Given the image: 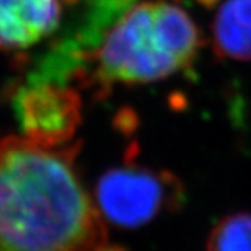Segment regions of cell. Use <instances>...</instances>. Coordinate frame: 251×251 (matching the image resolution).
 Segmentation results:
<instances>
[{
	"mask_svg": "<svg viewBox=\"0 0 251 251\" xmlns=\"http://www.w3.org/2000/svg\"><path fill=\"white\" fill-rule=\"evenodd\" d=\"M212 49L220 59H251V0H224L210 26Z\"/></svg>",
	"mask_w": 251,
	"mask_h": 251,
	"instance_id": "6",
	"label": "cell"
},
{
	"mask_svg": "<svg viewBox=\"0 0 251 251\" xmlns=\"http://www.w3.org/2000/svg\"><path fill=\"white\" fill-rule=\"evenodd\" d=\"M67 3L70 0H0V51L20 53L51 37Z\"/></svg>",
	"mask_w": 251,
	"mask_h": 251,
	"instance_id": "5",
	"label": "cell"
},
{
	"mask_svg": "<svg viewBox=\"0 0 251 251\" xmlns=\"http://www.w3.org/2000/svg\"><path fill=\"white\" fill-rule=\"evenodd\" d=\"M177 2H186V0H177ZM188 2H194V3H199V5L204 6V8H210L217 3L218 0H188Z\"/></svg>",
	"mask_w": 251,
	"mask_h": 251,
	"instance_id": "8",
	"label": "cell"
},
{
	"mask_svg": "<svg viewBox=\"0 0 251 251\" xmlns=\"http://www.w3.org/2000/svg\"><path fill=\"white\" fill-rule=\"evenodd\" d=\"M206 251H251V213L239 212L221 218L210 230Z\"/></svg>",
	"mask_w": 251,
	"mask_h": 251,
	"instance_id": "7",
	"label": "cell"
},
{
	"mask_svg": "<svg viewBox=\"0 0 251 251\" xmlns=\"http://www.w3.org/2000/svg\"><path fill=\"white\" fill-rule=\"evenodd\" d=\"M77 144L0 141V251H104L106 223L76 168Z\"/></svg>",
	"mask_w": 251,
	"mask_h": 251,
	"instance_id": "1",
	"label": "cell"
},
{
	"mask_svg": "<svg viewBox=\"0 0 251 251\" xmlns=\"http://www.w3.org/2000/svg\"><path fill=\"white\" fill-rule=\"evenodd\" d=\"M104 251H124L123 248H120V247H114V245H109V247H107Z\"/></svg>",
	"mask_w": 251,
	"mask_h": 251,
	"instance_id": "9",
	"label": "cell"
},
{
	"mask_svg": "<svg viewBox=\"0 0 251 251\" xmlns=\"http://www.w3.org/2000/svg\"><path fill=\"white\" fill-rule=\"evenodd\" d=\"M203 35L192 17L168 0L130 5L88 53L76 82L99 97L114 85H146L192 67Z\"/></svg>",
	"mask_w": 251,
	"mask_h": 251,
	"instance_id": "2",
	"label": "cell"
},
{
	"mask_svg": "<svg viewBox=\"0 0 251 251\" xmlns=\"http://www.w3.org/2000/svg\"><path fill=\"white\" fill-rule=\"evenodd\" d=\"M12 106L22 136L41 147L68 146L82 124V96L70 83L27 80L15 91Z\"/></svg>",
	"mask_w": 251,
	"mask_h": 251,
	"instance_id": "4",
	"label": "cell"
},
{
	"mask_svg": "<svg viewBox=\"0 0 251 251\" xmlns=\"http://www.w3.org/2000/svg\"><path fill=\"white\" fill-rule=\"evenodd\" d=\"M93 199L104 223L138 228L180 209L185 188L170 171L126 164L99 177Z\"/></svg>",
	"mask_w": 251,
	"mask_h": 251,
	"instance_id": "3",
	"label": "cell"
}]
</instances>
